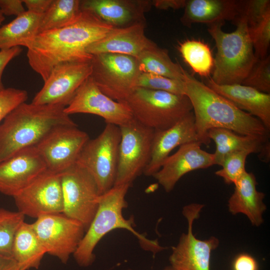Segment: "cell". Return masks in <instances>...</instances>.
<instances>
[{"instance_id": "23", "label": "cell", "mask_w": 270, "mask_h": 270, "mask_svg": "<svg viewBox=\"0 0 270 270\" xmlns=\"http://www.w3.org/2000/svg\"><path fill=\"white\" fill-rule=\"evenodd\" d=\"M257 184L254 174L245 172L234 184V191L228 204L232 214H244L255 226L264 222L262 215L266 210L263 202L265 194L257 190Z\"/></svg>"}, {"instance_id": "6", "label": "cell", "mask_w": 270, "mask_h": 270, "mask_svg": "<svg viewBox=\"0 0 270 270\" xmlns=\"http://www.w3.org/2000/svg\"><path fill=\"white\" fill-rule=\"evenodd\" d=\"M134 118L155 131L166 130L192 111L189 98L184 94L136 88L122 102Z\"/></svg>"}, {"instance_id": "4", "label": "cell", "mask_w": 270, "mask_h": 270, "mask_svg": "<svg viewBox=\"0 0 270 270\" xmlns=\"http://www.w3.org/2000/svg\"><path fill=\"white\" fill-rule=\"evenodd\" d=\"M130 186H114L100 195L98 206L94 216L73 254L76 263L86 267L94 260V250L98 242L107 234L118 228L132 232L138 239L142 247L154 254L163 250L157 240H150L138 232L134 228V218H124L122 211L128 206L126 196Z\"/></svg>"}, {"instance_id": "11", "label": "cell", "mask_w": 270, "mask_h": 270, "mask_svg": "<svg viewBox=\"0 0 270 270\" xmlns=\"http://www.w3.org/2000/svg\"><path fill=\"white\" fill-rule=\"evenodd\" d=\"M32 224L46 253L64 264L76 252L86 232L80 222L62 213L40 216Z\"/></svg>"}, {"instance_id": "15", "label": "cell", "mask_w": 270, "mask_h": 270, "mask_svg": "<svg viewBox=\"0 0 270 270\" xmlns=\"http://www.w3.org/2000/svg\"><path fill=\"white\" fill-rule=\"evenodd\" d=\"M90 62H66L54 68L32 102L66 107L78 88L90 76Z\"/></svg>"}, {"instance_id": "3", "label": "cell", "mask_w": 270, "mask_h": 270, "mask_svg": "<svg viewBox=\"0 0 270 270\" xmlns=\"http://www.w3.org/2000/svg\"><path fill=\"white\" fill-rule=\"evenodd\" d=\"M64 108L24 102L14 109L0 124V162L22 150L35 146L58 126L76 125Z\"/></svg>"}, {"instance_id": "10", "label": "cell", "mask_w": 270, "mask_h": 270, "mask_svg": "<svg viewBox=\"0 0 270 270\" xmlns=\"http://www.w3.org/2000/svg\"><path fill=\"white\" fill-rule=\"evenodd\" d=\"M119 127L120 140L114 186H131L149 163L155 130L145 126L134 118Z\"/></svg>"}, {"instance_id": "16", "label": "cell", "mask_w": 270, "mask_h": 270, "mask_svg": "<svg viewBox=\"0 0 270 270\" xmlns=\"http://www.w3.org/2000/svg\"><path fill=\"white\" fill-rule=\"evenodd\" d=\"M64 111L69 116L75 114L98 116L104 118L106 124L118 126L134 119L126 104L116 101L104 94L90 76L78 88Z\"/></svg>"}, {"instance_id": "25", "label": "cell", "mask_w": 270, "mask_h": 270, "mask_svg": "<svg viewBox=\"0 0 270 270\" xmlns=\"http://www.w3.org/2000/svg\"><path fill=\"white\" fill-rule=\"evenodd\" d=\"M208 137L212 140L216 146L214 154V164L222 166L228 154L240 150H248L259 153L268 140L244 136L223 128H212L208 130Z\"/></svg>"}, {"instance_id": "30", "label": "cell", "mask_w": 270, "mask_h": 270, "mask_svg": "<svg viewBox=\"0 0 270 270\" xmlns=\"http://www.w3.org/2000/svg\"><path fill=\"white\" fill-rule=\"evenodd\" d=\"M178 48L184 61L194 72L206 78L210 77L214 58L206 43L200 40L188 39L179 42Z\"/></svg>"}, {"instance_id": "40", "label": "cell", "mask_w": 270, "mask_h": 270, "mask_svg": "<svg viewBox=\"0 0 270 270\" xmlns=\"http://www.w3.org/2000/svg\"><path fill=\"white\" fill-rule=\"evenodd\" d=\"M22 51V49L20 46L0 50V90L4 88L2 82V76L4 70L8 64L13 58L18 56Z\"/></svg>"}, {"instance_id": "36", "label": "cell", "mask_w": 270, "mask_h": 270, "mask_svg": "<svg viewBox=\"0 0 270 270\" xmlns=\"http://www.w3.org/2000/svg\"><path fill=\"white\" fill-rule=\"evenodd\" d=\"M270 12V0H242L238 17L246 21L248 28L258 24Z\"/></svg>"}, {"instance_id": "39", "label": "cell", "mask_w": 270, "mask_h": 270, "mask_svg": "<svg viewBox=\"0 0 270 270\" xmlns=\"http://www.w3.org/2000/svg\"><path fill=\"white\" fill-rule=\"evenodd\" d=\"M23 4V0H0V10L4 16L16 17L26 11Z\"/></svg>"}, {"instance_id": "45", "label": "cell", "mask_w": 270, "mask_h": 270, "mask_svg": "<svg viewBox=\"0 0 270 270\" xmlns=\"http://www.w3.org/2000/svg\"><path fill=\"white\" fill-rule=\"evenodd\" d=\"M4 20V16L0 10V25Z\"/></svg>"}, {"instance_id": "12", "label": "cell", "mask_w": 270, "mask_h": 270, "mask_svg": "<svg viewBox=\"0 0 270 270\" xmlns=\"http://www.w3.org/2000/svg\"><path fill=\"white\" fill-rule=\"evenodd\" d=\"M204 206L202 204H191L183 208L182 214L188 221V229L172 248L169 258L172 270H210L211 254L218 246L219 240L213 236L200 240L192 232L193 222L199 218Z\"/></svg>"}, {"instance_id": "28", "label": "cell", "mask_w": 270, "mask_h": 270, "mask_svg": "<svg viewBox=\"0 0 270 270\" xmlns=\"http://www.w3.org/2000/svg\"><path fill=\"white\" fill-rule=\"evenodd\" d=\"M136 58L140 72L184 80L183 68L171 60L167 50L159 47L156 43Z\"/></svg>"}, {"instance_id": "44", "label": "cell", "mask_w": 270, "mask_h": 270, "mask_svg": "<svg viewBox=\"0 0 270 270\" xmlns=\"http://www.w3.org/2000/svg\"><path fill=\"white\" fill-rule=\"evenodd\" d=\"M258 154L259 158L261 160L266 162H269L270 159V146L268 141L264 144Z\"/></svg>"}, {"instance_id": "35", "label": "cell", "mask_w": 270, "mask_h": 270, "mask_svg": "<svg viewBox=\"0 0 270 270\" xmlns=\"http://www.w3.org/2000/svg\"><path fill=\"white\" fill-rule=\"evenodd\" d=\"M248 31L256 57L264 58L270 44V12L256 25L248 28Z\"/></svg>"}, {"instance_id": "2", "label": "cell", "mask_w": 270, "mask_h": 270, "mask_svg": "<svg viewBox=\"0 0 270 270\" xmlns=\"http://www.w3.org/2000/svg\"><path fill=\"white\" fill-rule=\"evenodd\" d=\"M184 93L190 100L198 142L208 146V130L223 128L237 134L268 140V130L256 118L239 109L204 82L182 69Z\"/></svg>"}, {"instance_id": "5", "label": "cell", "mask_w": 270, "mask_h": 270, "mask_svg": "<svg viewBox=\"0 0 270 270\" xmlns=\"http://www.w3.org/2000/svg\"><path fill=\"white\" fill-rule=\"evenodd\" d=\"M232 32L222 30L224 23L208 26V31L214 40L216 53L210 79L218 84H242L257 60L246 21L238 18Z\"/></svg>"}, {"instance_id": "21", "label": "cell", "mask_w": 270, "mask_h": 270, "mask_svg": "<svg viewBox=\"0 0 270 270\" xmlns=\"http://www.w3.org/2000/svg\"><path fill=\"white\" fill-rule=\"evenodd\" d=\"M144 28L145 22L123 28H114L104 38L90 45L87 52L92 56L112 53L136 58L155 44L146 36Z\"/></svg>"}, {"instance_id": "20", "label": "cell", "mask_w": 270, "mask_h": 270, "mask_svg": "<svg viewBox=\"0 0 270 270\" xmlns=\"http://www.w3.org/2000/svg\"><path fill=\"white\" fill-rule=\"evenodd\" d=\"M152 6L150 0H82L80 10H88L114 28L145 22L144 14Z\"/></svg>"}, {"instance_id": "24", "label": "cell", "mask_w": 270, "mask_h": 270, "mask_svg": "<svg viewBox=\"0 0 270 270\" xmlns=\"http://www.w3.org/2000/svg\"><path fill=\"white\" fill-rule=\"evenodd\" d=\"M241 2L237 0H186L180 20L187 27L194 24L209 26L226 20L234 22L238 16Z\"/></svg>"}, {"instance_id": "19", "label": "cell", "mask_w": 270, "mask_h": 270, "mask_svg": "<svg viewBox=\"0 0 270 270\" xmlns=\"http://www.w3.org/2000/svg\"><path fill=\"white\" fill-rule=\"evenodd\" d=\"M196 142L198 138L192 111L171 127L154 131L150 160L143 174L153 176L174 148Z\"/></svg>"}, {"instance_id": "14", "label": "cell", "mask_w": 270, "mask_h": 270, "mask_svg": "<svg viewBox=\"0 0 270 270\" xmlns=\"http://www.w3.org/2000/svg\"><path fill=\"white\" fill-rule=\"evenodd\" d=\"M13 198L24 216L37 218L62 213L60 174L46 170Z\"/></svg>"}, {"instance_id": "38", "label": "cell", "mask_w": 270, "mask_h": 270, "mask_svg": "<svg viewBox=\"0 0 270 270\" xmlns=\"http://www.w3.org/2000/svg\"><path fill=\"white\" fill-rule=\"evenodd\" d=\"M232 270H258V265L256 260L251 255L242 253L234 258Z\"/></svg>"}, {"instance_id": "9", "label": "cell", "mask_w": 270, "mask_h": 270, "mask_svg": "<svg viewBox=\"0 0 270 270\" xmlns=\"http://www.w3.org/2000/svg\"><path fill=\"white\" fill-rule=\"evenodd\" d=\"M65 216L80 222L86 231L98 206L100 194L90 174L76 162L60 174Z\"/></svg>"}, {"instance_id": "34", "label": "cell", "mask_w": 270, "mask_h": 270, "mask_svg": "<svg viewBox=\"0 0 270 270\" xmlns=\"http://www.w3.org/2000/svg\"><path fill=\"white\" fill-rule=\"evenodd\" d=\"M242 84L270 94V56L258 59Z\"/></svg>"}, {"instance_id": "48", "label": "cell", "mask_w": 270, "mask_h": 270, "mask_svg": "<svg viewBox=\"0 0 270 270\" xmlns=\"http://www.w3.org/2000/svg\"></svg>"}, {"instance_id": "1", "label": "cell", "mask_w": 270, "mask_h": 270, "mask_svg": "<svg viewBox=\"0 0 270 270\" xmlns=\"http://www.w3.org/2000/svg\"><path fill=\"white\" fill-rule=\"evenodd\" d=\"M113 28L91 12L81 10L71 24L39 33L28 43V64L44 82L58 65L90 62L92 56L88 52V47Z\"/></svg>"}, {"instance_id": "22", "label": "cell", "mask_w": 270, "mask_h": 270, "mask_svg": "<svg viewBox=\"0 0 270 270\" xmlns=\"http://www.w3.org/2000/svg\"><path fill=\"white\" fill-rule=\"evenodd\" d=\"M204 83L239 109L258 118L270 130V94L242 84H218L210 77Z\"/></svg>"}, {"instance_id": "8", "label": "cell", "mask_w": 270, "mask_h": 270, "mask_svg": "<svg viewBox=\"0 0 270 270\" xmlns=\"http://www.w3.org/2000/svg\"><path fill=\"white\" fill-rule=\"evenodd\" d=\"M90 77L99 89L112 99L124 101L136 88L140 73L136 58L105 53L93 55Z\"/></svg>"}, {"instance_id": "33", "label": "cell", "mask_w": 270, "mask_h": 270, "mask_svg": "<svg viewBox=\"0 0 270 270\" xmlns=\"http://www.w3.org/2000/svg\"><path fill=\"white\" fill-rule=\"evenodd\" d=\"M135 87L165 91L179 95L184 94L183 81L151 73L140 72L137 78Z\"/></svg>"}, {"instance_id": "7", "label": "cell", "mask_w": 270, "mask_h": 270, "mask_svg": "<svg viewBox=\"0 0 270 270\" xmlns=\"http://www.w3.org/2000/svg\"><path fill=\"white\" fill-rule=\"evenodd\" d=\"M120 140V127L106 124L96 138L88 140L77 160L94 179L100 195L114 186Z\"/></svg>"}, {"instance_id": "32", "label": "cell", "mask_w": 270, "mask_h": 270, "mask_svg": "<svg viewBox=\"0 0 270 270\" xmlns=\"http://www.w3.org/2000/svg\"><path fill=\"white\" fill-rule=\"evenodd\" d=\"M250 154L248 150H240L228 154L224 158L222 168L216 171L215 174L222 178L226 184H234L246 172V160Z\"/></svg>"}, {"instance_id": "18", "label": "cell", "mask_w": 270, "mask_h": 270, "mask_svg": "<svg viewBox=\"0 0 270 270\" xmlns=\"http://www.w3.org/2000/svg\"><path fill=\"white\" fill-rule=\"evenodd\" d=\"M201 144L196 142L180 146L174 154L166 158L160 169L153 175L166 192H171L187 173L214 165V154L202 150Z\"/></svg>"}, {"instance_id": "13", "label": "cell", "mask_w": 270, "mask_h": 270, "mask_svg": "<svg viewBox=\"0 0 270 270\" xmlns=\"http://www.w3.org/2000/svg\"><path fill=\"white\" fill-rule=\"evenodd\" d=\"M89 139L76 125L62 126L50 132L35 147L47 170L60 174L76 162Z\"/></svg>"}, {"instance_id": "37", "label": "cell", "mask_w": 270, "mask_h": 270, "mask_svg": "<svg viewBox=\"0 0 270 270\" xmlns=\"http://www.w3.org/2000/svg\"><path fill=\"white\" fill-rule=\"evenodd\" d=\"M26 90L12 88L0 90V124L14 109L28 99Z\"/></svg>"}, {"instance_id": "17", "label": "cell", "mask_w": 270, "mask_h": 270, "mask_svg": "<svg viewBox=\"0 0 270 270\" xmlns=\"http://www.w3.org/2000/svg\"><path fill=\"white\" fill-rule=\"evenodd\" d=\"M47 170L35 146L0 162V192L14 197Z\"/></svg>"}, {"instance_id": "29", "label": "cell", "mask_w": 270, "mask_h": 270, "mask_svg": "<svg viewBox=\"0 0 270 270\" xmlns=\"http://www.w3.org/2000/svg\"><path fill=\"white\" fill-rule=\"evenodd\" d=\"M80 4V0H52L48 10L41 16L38 34L72 22L81 11Z\"/></svg>"}, {"instance_id": "41", "label": "cell", "mask_w": 270, "mask_h": 270, "mask_svg": "<svg viewBox=\"0 0 270 270\" xmlns=\"http://www.w3.org/2000/svg\"><path fill=\"white\" fill-rule=\"evenodd\" d=\"M52 0H23L28 11L42 15L50 6Z\"/></svg>"}, {"instance_id": "31", "label": "cell", "mask_w": 270, "mask_h": 270, "mask_svg": "<svg viewBox=\"0 0 270 270\" xmlns=\"http://www.w3.org/2000/svg\"><path fill=\"white\" fill-rule=\"evenodd\" d=\"M24 216L18 211L0 208V253L12 256L15 234L24 222Z\"/></svg>"}, {"instance_id": "46", "label": "cell", "mask_w": 270, "mask_h": 270, "mask_svg": "<svg viewBox=\"0 0 270 270\" xmlns=\"http://www.w3.org/2000/svg\"><path fill=\"white\" fill-rule=\"evenodd\" d=\"M163 270H172L170 266H168L164 268L163 269Z\"/></svg>"}, {"instance_id": "42", "label": "cell", "mask_w": 270, "mask_h": 270, "mask_svg": "<svg viewBox=\"0 0 270 270\" xmlns=\"http://www.w3.org/2000/svg\"><path fill=\"white\" fill-rule=\"evenodd\" d=\"M186 0H152V6L159 10H178L184 8Z\"/></svg>"}, {"instance_id": "47", "label": "cell", "mask_w": 270, "mask_h": 270, "mask_svg": "<svg viewBox=\"0 0 270 270\" xmlns=\"http://www.w3.org/2000/svg\"><path fill=\"white\" fill-rule=\"evenodd\" d=\"M14 270H22L20 268H19L18 266Z\"/></svg>"}, {"instance_id": "27", "label": "cell", "mask_w": 270, "mask_h": 270, "mask_svg": "<svg viewBox=\"0 0 270 270\" xmlns=\"http://www.w3.org/2000/svg\"><path fill=\"white\" fill-rule=\"evenodd\" d=\"M41 16L26 10L0 27V50L20 46L26 48L38 34Z\"/></svg>"}, {"instance_id": "43", "label": "cell", "mask_w": 270, "mask_h": 270, "mask_svg": "<svg viewBox=\"0 0 270 270\" xmlns=\"http://www.w3.org/2000/svg\"><path fill=\"white\" fill-rule=\"evenodd\" d=\"M18 266L16 261L12 256L0 253V270H14Z\"/></svg>"}, {"instance_id": "26", "label": "cell", "mask_w": 270, "mask_h": 270, "mask_svg": "<svg viewBox=\"0 0 270 270\" xmlns=\"http://www.w3.org/2000/svg\"><path fill=\"white\" fill-rule=\"evenodd\" d=\"M46 250L32 224L24 222L18 230L12 243V256L22 270L38 269Z\"/></svg>"}]
</instances>
